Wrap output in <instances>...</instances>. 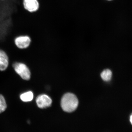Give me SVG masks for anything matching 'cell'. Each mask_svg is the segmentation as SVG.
<instances>
[{"label": "cell", "instance_id": "1", "mask_svg": "<svg viewBox=\"0 0 132 132\" xmlns=\"http://www.w3.org/2000/svg\"><path fill=\"white\" fill-rule=\"evenodd\" d=\"M79 101L75 95L71 93L64 94L62 98L61 106L63 111L67 112H72L78 107Z\"/></svg>", "mask_w": 132, "mask_h": 132}, {"label": "cell", "instance_id": "2", "mask_svg": "<svg viewBox=\"0 0 132 132\" xmlns=\"http://www.w3.org/2000/svg\"><path fill=\"white\" fill-rule=\"evenodd\" d=\"M13 67L15 72L22 79L28 81L31 79V71L26 64L22 62H15L13 64Z\"/></svg>", "mask_w": 132, "mask_h": 132}, {"label": "cell", "instance_id": "3", "mask_svg": "<svg viewBox=\"0 0 132 132\" xmlns=\"http://www.w3.org/2000/svg\"><path fill=\"white\" fill-rule=\"evenodd\" d=\"M32 40L27 35H21L14 38V43L16 47L20 49L28 48L31 45Z\"/></svg>", "mask_w": 132, "mask_h": 132}, {"label": "cell", "instance_id": "4", "mask_svg": "<svg viewBox=\"0 0 132 132\" xmlns=\"http://www.w3.org/2000/svg\"><path fill=\"white\" fill-rule=\"evenodd\" d=\"M36 102L38 108L45 109L49 107L52 105V99L47 95H40L36 98Z\"/></svg>", "mask_w": 132, "mask_h": 132}, {"label": "cell", "instance_id": "5", "mask_svg": "<svg viewBox=\"0 0 132 132\" xmlns=\"http://www.w3.org/2000/svg\"><path fill=\"white\" fill-rule=\"evenodd\" d=\"M23 5L24 9L31 13L37 12L40 7L38 0H23Z\"/></svg>", "mask_w": 132, "mask_h": 132}, {"label": "cell", "instance_id": "6", "mask_svg": "<svg viewBox=\"0 0 132 132\" xmlns=\"http://www.w3.org/2000/svg\"><path fill=\"white\" fill-rule=\"evenodd\" d=\"M9 65V59L6 53L0 49V71H5Z\"/></svg>", "mask_w": 132, "mask_h": 132}, {"label": "cell", "instance_id": "7", "mask_svg": "<svg viewBox=\"0 0 132 132\" xmlns=\"http://www.w3.org/2000/svg\"><path fill=\"white\" fill-rule=\"evenodd\" d=\"M20 99L24 102H29L32 101L34 98V94L33 92L31 91L22 93L20 95Z\"/></svg>", "mask_w": 132, "mask_h": 132}, {"label": "cell", "instance_id": "8", "mask_svg": "<svg viewBox=\"0 0 132 132\" xmlns=\"http://www.w3.org/2000/svg\"><path fill=\"white\" fill-rule=\"evenodd\" d=\"M101 76L102 79L104 81H109L112 79V73L110 69H105L101 73Z\"/></svg>", "mask_w": 132, "mask_h": 132}, {"label": "cell", "instance_id": "9", "mask_svg": "<svg viewBox=\"0 0 132 132\" xmlns=\"http://www.w3.org/2000/svg\"><path fill=\"white\" fill-rule=\"evenodd\" d=\"M7 108V104L5 97L0 94V114L3 113Z\"/></svg>", "mask_w": 132, "mask_h": 132}, {"label": "cell", "instance_id": "10", "mask_svg": "<svg viewBox=\"0 0 132 132\" xmlns=\"http://www.w3.org/2000/svg\"><path fill=\"white\" fill-rule=\"evenodd\" d=\"M129 120H130V122L131 125H132V113L130 114V118H129Z\"/></svg>", "mask_w": 132, "mask_h": 132}, {"label": "cell", "instance_id": "11", "mask_svg": "<svg viewBox=\"0 0 132 132\" xmlns=\"http://www.w3.org/2000/svg\"><path fill=\"white\" fill-rule=\"evenodd\" d=\"M107 1H112V0H107Z\"/></svg>", "mask_w": 132, "mask_h": 132}, {"label": "cell", "instance_id": "12", "mask_svg": "<svg viewBox=\"0 0 132 132\" xmlns=\"http://www.w3.org/2000/svg\"><path fill=\"white\" fill-rule=\"evenodd\" d=\"M1 1H5V0H0Z\"/></svg>", "mask_w": 132, "mask_h": 132}]
</instances>
